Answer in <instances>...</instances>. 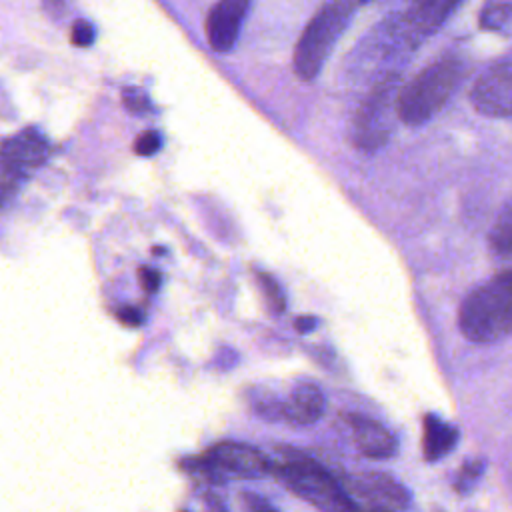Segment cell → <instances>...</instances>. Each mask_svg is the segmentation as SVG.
I'll return each instance as SVG.
<instances>
[{"label":"cell","instance_id":"1","mask_svg":"<svg viewBox=\"0 0 512 512\" xmlns=\"http://www.w3.org/2000/svg\"><path fill=\"white\" fill-rule=\"evenodd\" d=\"M462 78V62L456 56H442L422 68L398 90L396 118L408 126H420L434 118L450 100Z\"/></svg>","mask_w":512,"mask_h":512},{"label":"cell","instance_id":"2","mask_svg":"<svg viewBox=\"0 0 512 512\" xmlns=\"http://www.w3.org/2000/svg\"><path fill=\"white\" fill-rule=\"evenodd\" d=\"M460 332L478 344L512 332V270L472 290L458 312Z\"/></svg>","mask_w":512,"mask_h":512},{"label":"cell","instance_id":"3","mask_svg":"<svg viewBox=\"0 0 512 512\" xmlns=\"http://www.w3.org/2000/svg\"><path fill=\"white\" fill-rule=\"evenodd\" d=\"M272 470L296 496L322 512H358L344 486L322 464L304 454L286 450L282 462H272Z\"/></svg>","mask_w":512,"mask_h":512},{"label":"cell","instance_id":"4","mask_svg":"<svg viewBox=\"0 0 512 512\" xmlns=\"http://www.w3.org/2000/svg\"><path fill=\"white\" fill-rule=\"evenodd\" d=\"M356 8L358 2L350 0L328 2L310 18L296 42L292 58L294 72L302 80H314L320 74L326 58L350 24Z\"/></svg>","mask_w":512,"mask_h":512},{"label":"cell","instance_id":"5","mask_svg":"<svg viewBox=\"0 0 512 512\" xmlns=\"http://www.w3.org/2000/svg\"><path fill=\"white\" fill-rule=\"evenodd\" d=\"M398 90V78L388 76L378 80L364 98L350 126V140L358 150L376 152L388 142L396 118Z\"/></svg>","mask_w":512,"mask_h":512},{"label":"cell","instance_id":"6","mask_svg":"<svg viewBox=\"0 0 512 512\" xmlns=\"http://www.w3.org/2000/svg\"><path fill=\"white\" fill-rule=\"evenodd\" d=\"M194 468L210 480L232 478H262L272 472V462L254 446L242 442H220L204 456L194 460Z\"/></svg>","mask_w":512,"mask_h":512},{"label":"cell","instance_id":"7","mask_svg":"<svg viewBox=\"0 0 512 512\" xmlns=\"http://www.w3.org/2000/svg\"><path fill=\"white\" fill-rule=\"evenodd\" d=\"M472 106L488 118L512 116V58L488 66L470 90Z\"/></svg>","mask_w":512,"mask_h":512},{"label":"cell","instance_id":"8","mask_svg":"<svg viewBox=\"0 0 512 512\" xmlns=\"http://www.w3.org/2000/svg\"><path fill=\"white\" fill-rule=\"evenodd\" d=\"M348 486L366 502L364 508L402 512L410 502V494L406 492V488L384 472L368 470L354 474L348 478Z\"/></svg>","mask_w":512,"mask_h":512},{"label":"cell","instance_id":"9","mask_svg":"<svg viewBox=\"0 0 512 512\" xmlns=\"http://www.w3.org/2000/svg\"><path fill=\"white\" fill-rule=\"evenodd\" d=\"M250 2L222 0L214 4L206 16V40L214 52H230L240 36L242 22Z\"/></svg>","mask_w":512,"mask_h":512},{"label":"cell","instance_id":"10","mask_svg":"<svg viewBox=\"0 0 512 512\" xmlns=\"http://www.w3.org/2000/svg\"><path fill=\"white\" fill-rule=\"evenodd\" d=\"M46 156L48 140L36 128H24L0 144V164L8 172L26 174L30 168L44 164Z\"/></svg>","mask_w":512,"mask_h":512},{"label":"cell","instance_id":"11","mask_svg":"<svg viewBox=\"0 0 512 512\" xmlns=\"http://www.w3.org/2000/svg\"><path fill=\"white\" fill-rule=\"evenodd\" d=\"M346 424L350 428V436L356 444V448L372 460H386L392 458L398 450V442L394 434L382 426L380 422L360 416V414H348Z\"/></svg>","mask_w":512,"mask_h":512},{"label":"cell","instance_id":"12","mask_svg":"<svg viewBox=\"0 0 512 512\" xmlns=\"http://www.w3.org/2000/svg\"><path fill=\"white\" fill-rule=\"evenodd\" d=\"M324 410H326L324 392L310 382L294 386L288 398L280 402V418L298 426L314 424L316 420H320Z\"/></svg>","mask_w":512,"mask_h":512},{"label":"cell","instance_id":"13","mask_svg":"<svg viewBox=\"0 0 512 512\" xmlns=\"http://www.w3.org/2000/svg\"><path fill=\"white\" fill-rule=\"evenodd\" d=\"M458 442V430L444 422L440 416L436 414H426L424 416V440H422V448H424V458L428 462L440 460L446 454L452 452V448Z\"/></svg>","mask_w":512,"mask_h":512},{"label":"cell","instance_id":"14","mask_svg":"<svg viewBox=\"0 0 512 512\" xmlns=\"http://www.w3.org/2000/svg\"><path fill=\"white\" fill-rule=\"evenodd\" d=\"M488 242L496 256L512 258V198L498 212L488 232Z\"/></svg>","mask_w":512,"mask_h":512},{"label":"cell","instance_id":"15","mask_svg":"<svg viewBox=\"0 0 512 512\" xmlns=\"http://www.w3.org/2000/svg\"><path fill=\"white\" fill-rule=\"evenodd\" d=\"M512 22V4L492 2L480 14V26L486 30H506Z\"/></svg>","mask_w":512,"mask_h":512},{"label":"cell","instance_id":"16","mask_svg":"<svg viewBox=\"0 0 512 512\" xmlns=\"http://www.w3.org/2000/svg\"><path fill=\"white\" fill-rule=\"evenodd\" d=\"M258 284L264 292V298L268 302V308L274 312V314H280L286 310V296L280 288V284L268 274V272H258Z\"/></svg>","mask_w":512,"mask_h":512},{"label":"cell","instance_id":"17","mask_svg":"<svg viewBox=\"0 0 512 512\" xmlns=\"http://www.w3.org/2000/svg\"><path fill=\"white\" fill-rule=\"evenodd\" d=\"M22 180H24V174L4 170V174L0 176V208H4L16 196Z\"/></svg>","mask_w":512,"mask_h":512},{"label":"cell","instance_id":"18","mask_svg":"<svg viewBox=\"0 0 512 512\" xmlns=\"http://www.w3.org/2000/svg\"><path fill=\"white\" fill-rule=\"evenodd\" d=\"M160 134L156 130H146L134 140V152L140 156H152L160 150Z\"/></svg>","mask_w":512,"mask_h":512},{"label":"cell","instance_id":"19","mask_svg":"<svg viewBox=\"0 0 512 512\" xmlns=\"http://www.w3.org/2000/svg\"><path fill=\"white\" fill-rule=\"evenodd\" d=\"M94 36H96V32H94L92 24L84 18H78L70 28V40L76 46H82V48L90 46L94 42Z\"/></svg>","mask_w":512,"mask_h":512},{"label":"cell","instance_id":"20","mask_svg":"<svg viewBox=\"0 0 512 512\" xmlns=\"http://www.w3.org/2000/svg\"><path fill=\"white\" fill-rule=\"evenodd\" d=\"M482 470H484V464H482L480 460H478V462H468V464H464L462 470H460V476H458V480H456V488H458L460 492L470 490V488L474 486L476 478L482 474Z\"/></svg>","mask_w":512,"mask_h":512},{"label":"cell","instance_id":"21","mask_svg":"<svg viewBox=\"0 0 512 512\" xmlns=\"http://www.w3.org/2000/svg\"><path fill=\"white\" fill-rule=\"evenodd\" d=\"M122 100H124V106H126L128 110H132L134 114L142 112V110L148 106L146 96H144L140 90H136V88H128V90H124Z\"/></svg>","mask_w":512,"mask_h":512},{"label":"cell","instance_id":"22","mask_svg":"<svg viewBox=\"0 0 512 512\" xmlns=\"http://www.w3.org/2000/svg\"><path fill=\"white\" fill-rule=\"evenodd\" d=\"M138 280H140V284H142V288H144L146 292H156L162 278H160V272H158V270H154V268H150V266H142V268L138 270Z\"/></svg>","mask_w":512,"mask_h":512},{"label":"cell","instance_id":"23","mask_svg":"<svg viewBox=\"0 0 512 512\" xmlns=\"http://www.w3.org/2000/svg\"><path fill=\"white\" fill-rule=\"evenodd\" d=\"M116 316H118V320H120L122 324L132 326V328L142 324V312H140L138 308H134V306H124V308L116 310Z\"/></svg>","mask_w":512,"mask_h":512},{"label":"cell","instance_id":"24","mask_svg":"<svg viewBox=\"0 0 512 512\" xmlns=\"http://www.w3.org/2000/svg\"><path fill=\"white\" fill-rule=\"evenodd\" d=\"M316 326V318H310V316H300V318H296V322H294V328L298 330V332H308V330H312Z\"/></svg>","mask_w":512,"mask_h":512}]
</instances>
